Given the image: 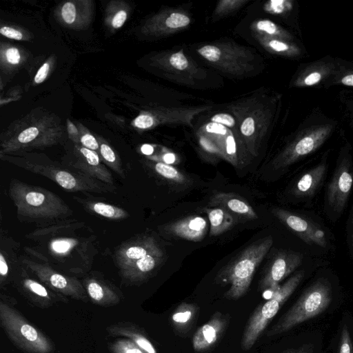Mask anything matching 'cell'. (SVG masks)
I'll use <instances>...</instances> for the list:
<instances>
[{"instance_id": "obj_33", "label": "cell", "mask_w": 353, "mask_h": 353, "mask_svg": "<svg viewBox=\"0 0 353 353\" xmlns=\"http://www.w3.org/2000/svg\"><path fill=\"white\" fill-rule=\"evenodd\" d=\"M339 353H352L353 347L348 329L344 326L340 341Z\"/></svg>"}, {"instance_id": "obj_38", "label": "cell", "mask_w": 353, "mask_h": 353, "mask_svg": "<svg viewBox=\"0 0 353 353\" xmlns=\"http://www.w3.org/2000/svg\"><path fill=\"white\" fill-rule=\"evenodd\" d=\"M212 122L220 123L228 127H233L235 124L234 118L225 113L217 114L211 118Z\"/></svg>"}, {"instance_id": "obj_27", "label": "cell", "mask_w": 353, "mask_h": 353, "mask_svg": "<svg viewBox=\"0 0 353 353\" xmlns=\"http://www.w3.org/2000/svg\"><path fill=\"white\" fill-rule=\"evenodd\" d=\"M112 353H147L130 339H118L109 345Z\"/></svg>"}, {"instance_id": "obj_12", "label": "cell", "mask_w": 353, "mask_h": 353, "mask_svg": "<svg viewBox=\"0 0 353 353\" xmlns=\"http://www.w3.org/2000/svg\"><path fill=\"white\" fill-rule=\"evenodd\" d=\"M228 323V319L219 312H215L209 321L200 327L192 339L194 350L205 352L210 349L223 335Z\"/></svg>"}, {"instance_id": "obj_23", "label": "cell", "mask_w": 353, "mask_h": 353, "mask_svg": "<svg viewBox=\"0 0 353 353\" xmlns=\"http://www.w3.org/2000/svg\"><path fill=\"white\" fill-rule=\"evenodd\" d=\"M197 310L193 304L183 303L179 305L172 315L174 327L179 332L186 330L194 321Z\"/></svg>"}, {"instance_id": "obj_18", "label": "cell", "mask_w": 353, "mask_h": 353, "mask_svg": "<svg viewBox=\"0 0 353 353\" xmlns=\"http://www.w3.org/2000/svg\"><path fill=\"white\" fill-rule=\"evenodd\" d=\"M326 170V162H323L304 173L296 183L294 194L300 197L314 196L323 181Z\"/></svg>"}, {"instance_id": "obj_2", "label": "cell", "mask_w": 353, "mask_h": 353, "mask_svg": "<svg viewBox=\"0 0 353 353\" xmlns=\"http://www.w3.org/2000/svg\"><path fill=\"white\" fill-rule=\"evenodd\" d=\"M273 243L272 236L254 242L242 252L231 263L217 274L216 281L222 285H230L224 296L236 300L248 291L253 275Z\"/></svg>"}, {"instance_id": "obj_13", "label": "cell", "mask_w": 353, "mask_h": 353, "mask_svg": "<svg viewBox=\"0 0 353 353\" xmlns=\"http://www.w3.org/2000/svg\"><path fill=\"white\" fill-rule=\"evenodd\" d=\"M81 157L69 163L72 168L79 170L97 180L109 185H114L111 172L100 163L98 154L85 147L79 149Z\"/></svg>"}, {"instance_id": "obj_8", "label": "cell", "mask_w": 353, "mask_h": 353, "mask_svg": "<svg viewBox=\"0 0 353 353\" xmlns=\"http://www.w3.org/2000/svg\"><path fill=\"white\" fill-rule=\"evenodd\" d=\"M332 130L330 125L316 127L289 145L274 161L276 168L287 167L315 151L325 141Z\"/></svg>"}, {"instance_id": "obj_37", "label": "cell", "mask_w": 353, "mask_h": 353, "mask_svg": "<svg viewBox=\"0 0 353 353\" xmlns=\"http://www.w3.org/2000/svg\"><path fill=\"white\" fill-rule=\"evenodd\" d=\"M154 121V119L152 116L148 114H141L134 120V124L139 128L147 129L153 125Z\"/></svg>"}, {"instance_id": "obj_3", "label": "cell", "mask_w": 353, "mask_h": 353, "mask_svg": "<svg viewBox=\"0 0 353 353\" xmlns=\"http://www.w3.org/2000/svg\"><path fill=\"white\" fill-rule=\"evenodd\" d=\"M332 299V290L327 280L321 278L310 286L294 305L266 333L272 336L291 330L323 312Z\"/></svg>"}, {"instance_id": "obj_7", "label": "cell", "mask_w": 353, "mask_h": 353, "mask_svg": "<svg viewBox=\"0 0 353 353\" xmlns=\"http://www.w3.org/2000/svg\"><path fill=\"white\" fill-rule=\"evenodd\" d=\"M23 263L51 289L72 299L88 301V296L85 290L77 279L64 276L48 265L29 259H23Z\"/></svg>"}, {"instance_id": "obj_9", "label": "cell", "mask_w": 353, "mask_h": 353, "mask_svg": "<svg viewBox=\"0 0 353 353\" xmlns=\"http://www.w3.org/2000/svg\"><path fill=\"white\" fill-rule=\"evenodd\" d=\"M353 185V172L346 159L336 168L327 192V206L331 211L340 214L344 210Z\"/></svg>"}, {"instance_id": "obj_30", "label": "cell", "mask_w": 353, "mask_h": 353, "mask_svg": "<svg viewBox=\"0 0 353 353\" xmlns=\"http://www.w3.org/2000/svg\"><path fill=\"white\" fill-rule=\"evenodd\" d=\"M267 43L270 49L279 53L297 54L299 52V49L296 47L279 39H270Z\"/></svg>"}, {"instance_id": "obj_40", "label": "cell", "mask_w": 353, "mask_h": 353, "mask_svg": "<svg viewBox=\"0 0 353 353\" xmlns=\"http://www.w3.org/2000/svg\"><path fill=\"white\" fill-rule=\"evenodd\" d=\"M205 130L212 134L223 136L227 134V128L220 123L210 122L205 126Z\"/></svg>"}, {"instance_id": "obj_50", "label": "cell", "mask_w": 353, "mask_h": 353, "mask_svg": "<svg viewBox=\"0 0 353 353\" xmlns=\"http://www.w3.org/2000/svg\"><path fill=\"white\" fill-rule=\"evenodd\" d=\"M141 151L145 155H150L154 152V148L151 145L144 144L141 148Z\"/></svg>"}, {"instance_id": "obj_45", "label": "cell", "mask_w": 353, "mask_h": 353, "mask_svg": "<svg viewBox=\"0 0 353 353\" xmlns=\"http://www.w3.org/2000/svg\"><path fill=\"white\" fill-rule=\"evenodd\" d=\"M127 18V14L124 10L119 11L114 17L112 25L114 28L121 27Z\"/></svg>"}, {"instance_id": "obj_20", "label": "cell", "mask_w": 353, "mask_h": 353, "mask_svg": "<svg viewBox=\"0 0 353 353\" xmlns=\"http://www.w3.org/2000/svg\"><path fill=\"white\" fill-rule=\"evenodd\" d=\"M107 332L113 336H125L132 340L147 353H157L149 339L136 325L128 322H119L110 325Z\"/></svg>"}, {"instance_id": "obj_35", "label": "cell", "mask_w": 353, "mask_h": 353, "mask_svg": "<svg viewBox=\"0 0 353 353\" xmlns=\"http://www.w3.org/2000/svg\"><path fill=\"white\" fill-rule=\"evenodd\" d=\"M61 14L64 21L68 24L72 23L76 19V8L71 2L65 3L61 10Z\"/></svg>"}, {"instance_id": "obj_32", "label": "cell", "mask_w": 353, "mask_h": 353, "mask_svg": "<svg viewBox=\"0 0 353 353\" xmlns=\"http://www.w3.org/2000/svg\"><path fill=\"white\" fill-rule=\"evenodd\" d=\"M236 142L232 135H228L225 142V156L232 164L236 165Z\"/></svg>"}, {"instance_id": "obj_1", "label": "cell", "mask_w": 353, "mask_h": 353, "mask_svg": "<svg viewBox=\"0 0 353 353\" xmlns=\"http://www.w3.org/2000/svg\"><path fill=\"white\" fill-rule=\"evenodd\" d=\"M8 194L23 221L49 222L72 214L68 204L58 195L41 187L17 179L10 183Z\"/></svg>"}, {"instance_id": "obj_42", "label": "cell", "mask_w": 353, "mask_h": 353, "mask_svg": "<svg viewBox=\"0 0 353 353\" xmlns=\"http://www.w3.org/2000/svg\"><path fill=\"white\" fill-rule=\"evenodd\" d=\"M0 33L8 38L15 40H21L23 38V34L21 32L10 27H2L0 29Z\"/></svg>"}, {"instance_id": "obj_47", "label": "cell", "mask_w": 353, "mask_h": 353, "mask_svg": "<svg viewBox=\"0 0 353 353\" xmlns=\"http://www.w3.org/2000/svg\"><path fill=\"white\" fill-rule=\"evenodd\" d=\"M8 265L6 258L4 257L3 253L0 254V274L1 278L6 276L8 274Z\"/></svg>"}, {"instance_id": "obj_53", "label": "cell", "mask_w": 353, "mask_h": 353, "mask_svg": "<svg viewBox=\"0 0 353 353\" xmlns=\"http://www.w3.org/2000/svg\"><path fill=\"white\" fill-rule=\"evenodd\" d=\"M290 353H312V352L310 350H309V349L301 348V349H299L296 350H293V351L290 352Z\"/></svg>"}, {"instance_id": "obj_11", "label": "cell", "mask_w": 353, "mask_h": 353, "mask_svg": "<svg viewBox=\"0 0 353 353\" xmlns=\"http://www.w3.org/2000/svg\"><path fill=\"white\" fill-rule=\"evenodd\" d=\"M272 213L306 243L326 247L325 234L319 225L283 209L274 208Z\"/></svg>"}, {"instance_id": "obj_14", "label": "cell", "mask_w": 353, "mask_h": 353, "mask_svg": "<svg viewBox=\"0 0 353 353\" xmlns=\"http://www.w3.org/2000/svg\"><path fill=\"white\" fill-rule=\"evenodd\" d=\"M160 250L159 245L152 237L132 241L123 245L117 251L115 256L117 264L121 272L139 259Z\"/></svg>"}, {"instance_id": "obj_21", "label": "cell", "mask_w": 353, "mask_h": 353, "mask_svg": "<svg viewBox=\"0 0 353 353\" xmlns=\"http://www.w3.org/2000/svg\"><path fill=\"white\" fill-rule=\"evenodd\" d=\"M210 223V234L217 236L227 231L234 223V216L226 210L221 208H206Z\"/></svg>"}, {"instance_id": "obj_49", "label": "cell", "mask_w": 353, "mask_h": 353, "mask_svg": "<svg viewBox=\"0 0 353 353\" xmlns=\"http://www.w3.org/2000/svg\"><path fill=\"white\" fill-rule=\"evenodd\" d=\"M201 144L205 150L210 152H218L217 148L213 146V145H212L209 141H208L205 139H201Z\"/></svg>"}, {"instance_id": "obj_19", "label": "cell", "mask_w": 353, "mask_h": 353, "mask_svg": "<svg viewBox=\"0 0 353 353\" xmlns=\"http://www.w3.org/2000/svg\"><path fill=\"white\" fill-rule=\"evenodd\" d=\"M87 294L93 303L110 306L120 301V296L114 290L104 282L95 279H87L84 282Z\"/></svg>"}, {"instance_id": "obj_28", "label": "cell", "mask_w": 353, "mask_h": 353, "mask_svg": "<svg viewBox=\"0 0 353 353\" xmlns=\"http://www.w3.org/2000/svg\"><path fill=\"white\" fill-rule=\"evenodd\" d=\"M77 243V241L70 239H57L51 242L50 249L52 252H55V254H63L71 250Z\"/></svg>"}, {"instance_id": "obj_25", "label": "cell", "mask_w": 353, "mask_h": 353, "mask_svg": "<svg viewBox=\"0 0 353 353\" xmlns=\"http://www.w3.org/2000/svg\"><path fill=\"white\" fill-rule=\"evenodd\" d=\"M154 170L158 174L170 181L179 183L186 181L185 176L171 165L158 162L154 165Z\"/></svg>"}, {"instance_id": "obj_22", "label": "cell", "mask_w": 353, "mask_h": 353, "mask_svg": "<svg viewBox=\"0 0 353 353\" xmlns=\"http://www.w3.org/2000/svg\"><path fill=\"white\" fill-rule=\"evenodd\" d=\"M22 287L34 302L44 305H50L55 302L57 297L60 298L49 292L41 283L30 278H26L22 281Z\"/></svg>"}, {"instance_id": "obj_31", "label": "cell", "mask_w": 353, "mask_h": 353, "mask_svg": "<svg viewBox=\"0 0 353 353\" xmlns=\"http://www.w3.org/2000/svg\"><path fill=\"white\" fill-rule=\"evenodd\" d=\"M256 28L263 33H266L267 34L271 36H276V37H283V34L281 30L279 28V27L274 24L273 22L268 20H262L258 21L256 25Z\"/></svg>"}, {"instance_id": "obj_46", "label": "cell", "mask_w": 353, "mask_h": 353, "mask_svg": "<svg viewBox=\"0 0 353 353\" xmlns=\"http://www.w3.org/2000/svg\"><path fill=\"white\" fill-rule=\"evenodd\" d=\"M322 78L321 74L319 72H313L309 74L303 80L305 85H313L319 83Z\"/></svg>"}, {"instance_id": "obj_15", "label": "cell", "mask_w": 353, "mask_h": 353, "mask_svg": "<svg viewBox=\"0 0 353 353\" xmlns=\"http://www.w3.org/2000/svg\"><path fill=\"white\" fill-rule=\"evenodd\" d=\"M165 230L175 236L199 241L207 232L208 223L203 217L190 216L166 225Z\"/></svg>"}, {"instance_id": "obj_52", "label": "cell", "mask_w": 353, "mask_h": 353, "mask_svg": "<svg viewBox=\"0 0 353 353\" xmlns=\"http://www.w3.org/2000/svg\"><path fill=\"white\" fill-rule=\"evenodd\" d=\"M68 130L70 134H72V136L77 135L78 132L75 125L69 120L68 121Z\"/></svg>"}, {"instance_id": "obj_16", "label": "cell", "mask_w": 353, "mask_h": 353, "mask_svg": "<svg viewBox=\"0 0 353 353\" xmlns=\"http://www.w3.org/2000/svg\"><path fill=\"white\" fill-rule=\"evenodd\" d=\"M209 205L221 208L243 219H255L258 216L252 207L241 196L231 193H218L211 197Z\"/></svg>"}, {"instance_id": "obj_26", "label": "cell", "mask_w": 353, "mask_h": 353, "mask_svg": "<svg viewBox=\"0 0 353 353\" xmlns=\"http://www.w3.org/2000/svg\"><path fill=\"white\" fill-rule=\"evenodd\" d=\"M100 153L105 163L119 176L125 178V174L115 152L106 143L100 145Z\"/></svg>"}, {"instance_id": "obj_36", "label": "cell", "mask_w": 353, "mask_h": 353, "mask_svg": "<svg viewBox=\"0 0 353 353\" xmlns=\"http://www.w3.org/2000/svg\"><path fill=\"white\" fill-rule=\"evenodd\" d=\"M255 131V123L252 117L245 118L241 125V134L246 137H251Z\"/></svg>"}, {"instance_id": "obj_51", "label": "cell", "mask_w": 353, "mask_h": 353, "mask_svg": "<svg viewBox=\"0 0 353 353\" xmlns=\"http://www.w3.org/2000/svg\"><path fill=\"white\" fill-rule=\"evenodd\" d=\"M342 84L348 86H353V74L346 75L341 79Z\"/></svg>"}, {"instance_id": "obj_41", "label": "cell", "mask_w": 353, "mask_h": 353, "mask_svg": "<svg viewBox=\"0 0 353 353\" xmlns=\"http://www.w3.org/2000/svg\"><path fill=\"white\" fill-rule=\"evenodd\" d=\"M245 3L243 1H222L219 3L218 13H225L228 12V9H234L241 5V3Z\"/></svg>"}, {"instance_id": "obj_24", "label": "cell", "mask_w": 353, "mask_h": 353, "mask_svg": "<svg viewBox=\"0 0 353 353\" xmlns=\"http://www.w3.org/2000/svg\"><path fill=\"white\" fill-rule=\"evenodd\" d=\"M90 211L107 219L119 220L129 216L127 211L123 209L101 201H80Z\"/></svg>"}, {"instance_id": "obj_6", "label": "cell", "mask_w": 353, "mask_h": 353, "mask_svg": "<svg viewBox=\"0 0 353 353\" xmlns=\"http://www.w3.org/2000/svg\"><path fill=\"white\" fill-rule=\"evenodd\" d=\"M303 276V270L296 273L273 292L270 299L254 311L242 336L241 345L243 350H248L252 347L281 305L298 287Z\"/></svg>"}, {"instance_id": "obj_17", "label": "cell", "mask_w": 353, "mask_h": 353, "mask_svg": "<svg viewBox=\"0 0 353 353\" xmlns=\"http://www.w3.org/2000/svg\"><path fill=\"white\" fill-rule=\"evenodd\" d=\"M161 250L148 254L139 259L132 265L121 272L122 276L130 281H140L148 276L159 266L162 261Z\"/></svg>"}, {"instance_id": "obj_48", "label": "cell", "mask_w": 353, "mask_h": 353, "mask_svg": "<svg viewBox=\"0 0 353 353\" xmlns=\"http://www.w3.org/2000/svg\"><path fill=\"white\" fill-rule=\"evenodd\" d=\"M162 159L163 163L171 165L175 163L176 156L174 153L168 152L163 154V156L162 157Z\"/></svg>"}, {"instance_id": "obj_43", "label": "cell", "mask_w": 353, "mask_h": 353, "mask_svg": "<svg viewBox=\"0 0 353 353\" xmlns=\"http://www.w3.org/2000/svg\"><path fill=\"white\" fill-rule=\"evenodd\" d=\"M7 61L11 64H17L20 61V54L15 48H8L6 52Z\"/></svg>"}, {"instance_id": "obj_10", "label": "cell", "mask_w": 353, "mask_h": 353, "mask_svg": "<svg viewBox=\"0 0 353 353\" xmlns=\"http://www.w3.org/2000/svg\"><path fill=\"white\" fill-rule=\"evenodd\" d=\"M300 253L282 251L274 256L265 271L259 287L261 290L274 292L280 286L279 283L291 274L302 263Z\"/></svg>"}, {"instance_id": "obj_54", "label": "cell", "mask_w": 353, "mask_h": 353, "mask_svg": "<svg viewBox=\"0 0 353 353\" xmlns=\"http://www.w3.org/2000/svg\"><path fill=\"white\" fill-rule=\"evenodd\" d=\"M351 224H352V226H351L350 234H351L352 245H353V216L352 218V223Z\"/></svg>"}, {"instance_id": "obj_29", "label": "cell", "mask_w": 353, "mask_h": 353, "mask_svg": "<svg viewBox=\"0 0 353 353\" xmlns=\"http://www.w3.org/2000/svg\"><path fill=\"white\" fill-rule=\"evenodd\" d=\"M169 63L173 69L179 71H184L190 66L189 60L181 51L172 53Z\"/></svg>"}, {"instance_id": "obj_39", "label": "cell", "mask_w": 353, "mask_h": 353, "mask_svg": "<svg viewBox=\"0 0 353 353\" xmlns=\"http://www.w3.org/2000/svg\"><path fill=\"white\" fill-rule=\"evenodd\" d=\"M81 143L83 147L96 151L99 148V143L94 137L90 134H85L81 137Z\"/></svg>"}, {"instance_id": "obj_4", "label": "cell", "mask_w": 353, "mask_h": 353, "mask_svg": "<svg viewBox=\"0 0 353 353\" xmlns=\"http://www.w3.org/2000/svg\"><path fill=\"white\" fill-rule=\"evenodd\" d=\"M1 327L18 348L27 353H52L50 340L14 307L0 301Z\"/></svg>"}, {"instance_id": "obj_44", "label": "cell", "mask_w": 353, "mask_h": 353, "mask_svg": "<svg viewBox=\"0 0 353 353\" xmlns=\"http://www.w3.org/2000/svg\"><path fill=\"white\" fill-rule=\"evenodd\" d=\"M49 69H50L49 64L48 63H43L41 65V67L39 69V70L37 71V72L34 77V81L37 83H40L43 82L46 79V78L48 74Z\"/></svg>"}, {"instance_id": "obj_5", "label": "cell", "mask_w": 353, "mask_h": 353, "mask_svg": "<svg viewBox=\"0 0 353 353\" xmlns=\"http://www.w3.org/2000/svg\"><path fill=\"white\" fill-rule=\"evenodd\" d=\"M14 163L30 172L48 178L68 191L109 193L117 190L114 185L105 183L74 168L30 160Z\"/></svg>"}, {"instance_id": "obj_34", "label": "cell", "mask_w": 353, "mask_h": 353, "mask_svg": "<svg viewBox=\"0 0 353 353\" xmlns=\"http://www.w3.org/2000/svg\"><path fill=\"white\" fill-rule=\"evenodd\" d=\"M39 130L36 127H31L23 130L18 136L17 140L21 144H27L33 141L39 135Z\"/></svg>"}]
</instances>
